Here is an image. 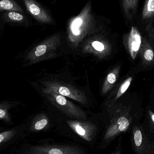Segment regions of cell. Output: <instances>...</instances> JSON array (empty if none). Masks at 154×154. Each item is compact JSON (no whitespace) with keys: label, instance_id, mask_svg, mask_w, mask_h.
<instances>
[{"label":"cell","instance_id":"obj_13","mask_svg":"<svg viewBox=\"0 0 154 154\" xmlns=\"http://www.w3.org/2000/svg\"><path fill=\"white\" fill-rule=\"evenodd\" d=\"M11 106V103L9 101L0 103V120L7 124H12L11 118L9 112Z\"/></svg>","mask_w":154,"mask_h":154},{"label":"cell","instance_id":"obj_7","mask_svg":"<svg viewBox=\"0 0 154 154\" xmlns=\"http://www.w3.org/2000/svg\"><path fill=\"white\" fill-rule=\"evenodd\" d=\"M139 53H140L142 63L144 66H150L154 64V50L145 37L143 38Z\"/></svg>","mask_w":154,"mask_h":154},{"label":"cell","instance_id":"obj_21","mask_svg":"<svg viewBox=\"0 0 154 154\" xmlns=\"http://www.w3.org/2000/svg\"><path fill=\"white\" fill-rule=\"evenodd\" d=\"M107 80L110 84H114L116 81V76L114 73H109L107 76Z\"/></svg>","mask_w":154,"mask_h":154},{"label":"cell","instance_id":"obj_9","mask_svg":"<svg viewBox=\"0 0 154 154\" xmlns=\"http://www.w3.org/2000/svg\"><path fill=\"white\" fill-rule=\"evenodd\" d=\"M4 21L12 23H23L27 21V17L24 14L16 11H6L2 15Z\"/></svg>","mask_w":154,"mask_h":154},{"label":"cell","instance_id":"obj_5","mask_svg":"<svg viewBox=\"0 0 154 154\" xmlns=\"http://www.w3.org/2000/svg\"><path fill=\"white\" fill-rule=\"evenodd\" d=\"M143 38L137 28L134 26L131 28L130 31L126 35V47L133 60L135 59L139 54Z\"/></svg>","mask_w":154,"mask_h":154},{"label":"cell","instance_id":"obj_15","mask_svg":"<svg viewBox=\"0 0 154 154\" xmlns=\"http://www.w3.org/2000/svg\"><path fill=\"white\" fill-rule=\"evenodd\" d=\"M133 78L132 77H128L120 85L118 91L116 95V99H118L127 90L133 81Z\"/></svg>","mask_w":154,"mask_h":154},{"label":"cell","instance_id":"obj_6","mask_svg":"<svg viewBox=\"0 0 154 154\" xmlns=\"http://www.w3.org/2000/svg\"><path fill=\"white\" fill-rule=\"evenodd\" d=\"M29 13L38 21L43 23H51V15L35 0H23Z\"/></svg>","mask_w":154,"mask_h":154},{"label":"cell","instance_id":"obj_12","mask_svg":"<svg viewBox=\"0 0 154 154\" xmlns=\"http://www.w3.org/2000/svg\"><path fill=\"white\" fill-rule=\"evenodd\" d=\"M0 11H16L23 13V9L15 0H0Z\"/></svg>","mask_w":154,"mask_h":154},{"label":"cell","instance_id":"obj_14","mask_svg":"<svg viewBox=\"0 0 154 154\" xmlns=\"http://www.w3.org/2000/svg\"><path fill=\"white\" fill-rule=\"evenodd\" d=\"M148 123L146 127H143L145 134L152 141L154 142V113L151 110L148 111Z\"/></svg>","mask_w":154,"mask_h":154},{"label":"cell","instance_id":"obj_20","mask_svg":"<svg viewBox=\"0 0 154 154\" xmlns=\"http://www.w3.org/2000/svg\"><path fill=\"white\" fill-rule=\"evenodd\" d=\"M147 31L148 32L149 37L154 40V25L148 24L147 26Z\"/></svg>","mask_w":154,"mask_h":154},{"label":"cell","instance_id":"obj_3","mask_svg":"<svg viewBox=\"0 0 154 154\" xmlns=\"http://www.w3.org/2000/svg\"><path fill=\"white\" fill-rule=\"evenodd\" d=\"M131 142L135 154H154V142L146 136L142 125L135 124L132 127Z\"/></svg>","mask_w":154,"mask_h":154},{"label":"cell","instance_id":"obj_19","mask_svg":"<svg viewBox=\"0 0 154 154\" xmlns=\"http://www.w3.org/2000/svg\"><path fill=\"white\" fill-rule=\"evenodd\" d=\"M93 48L98 51H102L104 49V46L103 43L99 41H94L92 42Z\"/></svg>","mask_w":154,"mask_h":154},{"label":"cell","instance_id":"obj_16","mask_svg":"<svg viewBox=\"0 0 154 154\" xmlns=\"http://www.w3.org/2000/svg\"><path fill=\"white\" fill-rule=\"evenodd\" d=\"M16 134V130L14 129L0 133V144L11 139Z\"/></svg>","mask_w":154,"mask_h":154},{"label":"cell","instance_id":"obj_11","mask_svg":"<svg viewBox=\"0 0 154 154\" xmlns=\"http://www.w3.org/2000/svg\"><path fill=\"white\" fill-rule=\"evenodd\" d=\"M138 0H122V7L126 17L132 20L137 11Z\"/></svg>","mask_w":154,"mask_h":154},{"label":"cell","instance_id":"obj_1","mask_svg":"<svg viewBox=\"0 0 154 154\" xmlns=\"http://www.w3.org/2000/svg\"><path fill=\"white\" fill-rule=\"evenodd\" d=\"M96 20L90 1L78 15L70 19L69 22V34L73 37L81 36L94 28L97 23Z\"/></svg>","mask_w":154,"mask_h":154},{"label":"cell","instance_id":"obj_10","mask_svg":"<svg viewBox=\"0 0 154 154\" xmlns=\"http://www.w3.org/2000/svg\"><path fill=\"white\" fill-rule=\"evenodd\" d=\"M142 20L144 22L149 23V24L154 23V0H146Z\"/></svg>","mask_w":154,"mask_h":154},{"label":"cell","instance_id":"obj_22","mask_svg":"<svg viewBox=\"0 0 154 154\" xmlns=\"http://www.w3.org/2000/svg\"><path fill=\"white\" fill-rule=\"evenodd\" d=\"M110 154H122V151H120V150H119V151H116V152H114Z\"/></svg>","mask_w":154,"mask_h":154},{"label":"cell","instance_id":"obj_8","mask_svg":"<svg viewBox=\"0 0 154 154\" xmlns=\"http://www.w3.org/2000/svg\"><path fill=\"white\" fill-rule=\"evenodd\" d=\"M72 129L86 141L90 142L95 136L96 129L91 125L79 123H70Z\"/></svg>","mask_w":154,"mask_h":154},{"label":"cell","instance_id":"obj_18","mask_svg":"<svg viewBox=\"0 0 154 154\" xmlns=\"http://www.w3.org/2000/svg\"><path fill=\"white\" fill-rule=\"evenodd\" d=\"M58 92L61 95L63 96H67V97H70L71 98H74L71 91L69 89L67 88L64 87H61L59 88Z\"/></svg>","mask_w":154,"mask_h":154},{"label":"cell","instance_id":"obj_2","mask_svg":"<svg viewBox=\"0 0 154 154\" xmlns=\"http://www.w3.org/2000/svg\"><path fill=\"white\" fill-rule=\"evenodd\" d=\"M133 122V117L129 109L121 110L112 119L103 140L106 143H110L118 136L128 131L131 128Z\"/></svg>","mask_w":154,"mask_h":154},{"label":"cell","instance_id":"obj_17","mask_svg":"<svg viewBox=\"0 0 154 154\" xmlns=\"http://www.w3.org/2000/svg\"><path fill=\"white\" fill-rule=\"evenodd\" d=\"M48 124V120L46 119H42L35 122L32 127V129L36 131L42 130Z\"/></svg>","mask_w":154,"mask_h":154},{"label":"cell","instance_id":"obj_4","mask_svg":"<svg viewBox=\"0 0 154 154\" xmlns=\"http://www.w3.org/2000/svg\"><path fill=\"white\" fill-rule=\"evenodd\" d=\"M29 154H83L79 148L67 146L42 145L32 146Z\"/></svg>","mask_w":154,"mask_h":154}]
</instances>
